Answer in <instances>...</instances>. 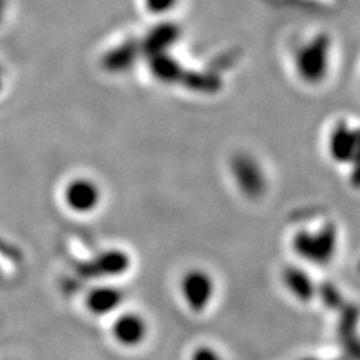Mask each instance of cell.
Here are the masks:
<instances>
[{"mask_svg":"<svg viewBox=\"0 0 360 360\" xmlns=\"http://www.w3.org/2000/svg\"><path fill=\"white\" fill-rule=\"evenodd\" d=\"M330 54L332 44L326 33L315 35L307 44L299 47L295 58V66L302 82L308 84L321 83L329 72Z\"/></svg>","mask_w":360,"mask_h":360,"instance_id":"1","label":"cell"},{"mask_svg":"<svg viewBox=\"0 0 360 360\" xmlns=\"http://www.w3.org/2000/svg\"><path fill=\"white\" fill-rule=\"evenodd\" d=\"M330 160L336 164H353L360 155V129L352 128L347 122H338L328 140Z\"/></svg>","mask_w":360,"mask_h":360,"instance_id":"2","label":"cell"},{"mask_svg":"<svg viewBox=\"0 0 360 360\" xmlns=\"http://www.w3.org/2000/svg\"><path fill=\"white\" fill-rule=\"evenodd\" d=\"M182 291L185 302L189 303L191 308L198 309L210 300L213 292V281L210 275H207L202 270H189L188 274L184 275L182 279Z\"/></svg>","mask_w":360,"mask_h":360,"instance_id":"3","label":"cell"},{"mask_svg":"<svg viewBox=\"0 0 360 360\" xmlns=\"http://www.w3.org/2000/svg\"><path fill=\"white\" fill-rule=\"evenodd\" d=\"M297 250L309 257L315 255V258L328 257L333 248V229H326L321 233H299L296 238ZM299 252V254H300Z\"/></svg>","mask_w":360,"mask_h":360,"instance_id":"4","label":"cell"},{"mask_svg":"<svg viewBox=\"0 0 360 360\" xmlns=\"http://www.w3.org/2000/svg\"><path fill=\"white\" fill-rule=\"evenodd\" d=\"M148 326L139 315L119 317L115 326V338L123 345H137L146 338Z\"/></svg>","mask_w":360,"mask_h":360,"instance_id":"5","label":"cell"},{"mask_svg":"<svg viewBox=\"0 0 360 360\" xmlns=\"http://www.w3.org/2000/svg\"><path fill=\"white\" fill-rule=\"evenodd\" d=\"M99 198V191L98 188L87 182H77L70 186L68 189V201H70V206H74L78 210H92L98 205Z\"/></svg>","mask_w":360,"mask_h":360,"instance_id":"6","label":"cell"}]
</instances>
